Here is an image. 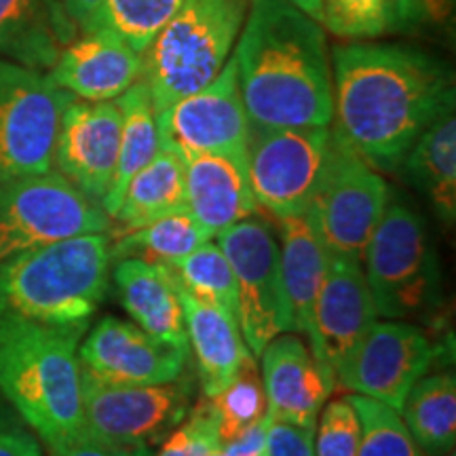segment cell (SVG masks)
<instances>
[{"label":"cell","instance_id":"cell-4","mask_svg":"<svg viewBox=\"0 0 456 456\" xmlns=\"http://www.w3.org/2000/svg\"><path fill=\"white\" fill-rule=\"evenodd\" d=\"M108 232L68 237L0 265V309L53 326L89 323L110 289Z\"/></svg>","mask_w":456,"mask_h":456},{"label":"cell","instance_id":"cell-31","mask_svg":"<svg viewBox=\"0 0 456 456\" xmlns=\"http://www.w3.org/2000/svg\"><path fill=\"white\" fill-rule=\"evenodd\" d=\"M182 3L184 0H104L94 30L108 28L144 55Z\"/></svg>","mask_w":456,"mask_h":456},{"label":"cell","instance_id":"cell-45","mask_svg":"<svg viewBox=\"0 0 456 456\" xmlns=\"http://www.w3.org/2000/svg\"><path fill=\"white\" fill-rule=\"evenodd\" d=\"M205 456H231V454H228L224 448H216V450H212V452H208Z\"/></svg>","mask_w":456,"mask_h":456},{"label":"cell","instance_id":"cell-46","mask_svg":"<svg viewBox=\"0 0 456 456\" xmlns=\"http://www.w3.org/2000/svg\"><path fill=\"white\" fill-rule=\"evenodd\" d=\"M258 456H266V454H265V452H262V454H258Z\"/></svg>","mask_w":456,"mask_h":456},{"label":"cell","instance_id":"cell-21","mask_svg":"<svg viewBox=\"0 0 456 456\" xmlns=\"http://www.w3.org/2000/svg\"><path fill=\"white\" fill-rule=\"evenodd\" d=\"M112 279L135 326L159 340L191 351L174 271L138 258H123L117 260Z\"/></svg>","mask_w":456,"mask_h":456},{"label":"cell","instance_id":"cell-3","mask_svg":"<svg viewBox=\"0 0 456 456\" xmlns=\"http://www.w3.org/2000/svg\"><path fill=\"white\" fill-rule=\"evenodd\" d=\"M87 326H53L0 309V393L47 448L87 433L78 362Z\"/></svg>","mask_w":456,"mask_h":456},{"label":"cell","instance_id":"cell-18","mask_svg":"<svg viewBox=\"0 0 456 456\" xmlns=\"http://www.w3.org/2000/svg\"><path fill=\"white\" fill-rule=\"evenodd\" d=\"M142 55L108 28L78 34L61 49L49 78L72 98L114 102L142 78Z\"/></svg>","mask_w":456,"mask_h":456},{"label":"cell","instance_id":"cell-20","mask_svg":"<svg viewBox=\"0 0 456 456\" xmlns=\"http://www.w3.org/2000/svg\"><path fill=\"white\" fill-rule=\"evenodd\" d=\"M186 161V212L216 237L258 212L248 161L232 155H192Z\"/></svg>","mask_w":456,"mask_h":456},{"label":"cell","instance_id":"cell-36","mask_svg":"<svg viewBox=\"0 0 456 456\" xmlns=\"http://www.w3.org/2000/svg\"><path fill=\"white\" fill-rule=\"evenodd\" d=\"M271 416V414H269ZM266 456H315V427L271 419L266 431Z\"/></svg>","mask_w":456,"mask_h":456},{"label":"cell","instance_id":"cell-23","mask_svg":"<svg viewBox=\"0 0 456 456\" xmlns=\"http://www.w3.org/2000/svg\"><path fill=\"white\" fill-rule=\"evenodd\" d=\"M175 285L182 302L188 346L195 351L199 383L205 397H214L254 357L248 353V345L235 319L188 294L178 279Z\"/></svg>","mask_w":456,"mask_h":456},{"label":"cell","instance_id":"cell-6","mask_svg":"<svg viewBox=\"0 0 456 456\" xmlns=\"http://www.w3.org/2000/svg\"><path fill=\"white\" fill-rule=\"evenodd\" d=\"M363 265L380 317H416L431 311L440 298V266L425 220L397 199L387 203Z\"/></svg>","mask_w":456,"mask_h":456},{"label":"cell","instance_id":"cell-32","mask_svg":"<svg viewBox=\"0 0 456 456\" xmlns=\"http://www.w3.org/2000/svg\"><path fill=\"white\" fill-rule=\"evenodd\" d=\"M322 24L340 38H379L402 30V0H322Z\"/></svg>","mask_w":456,"mask_h":456},{"label":"cell","instance_id":"cell-22","mask_svg":"<svg viewBox=\"0 0 456 456\" xmlns=\"http://www.w3.org/2000/svg\"><path fill=\"white\" fill-rule=\"evenodd\" d=\"M77 37V26L60 0H0V55L4 60L49 70Z\"/></svg>","mask_w":456,"mask_h":456},{"label":"cell","instance_id":"cell-16","mask_svg":"<svg viewBox=\"0 0 456 456\" xmlns=\"http://www.w3.org/2000/svg\"><path fill=\"white\" fill-rule=\"evenodd\" d=\"M379 319L363 265L330 256L326 279L315 306V336L311 351L330 380L349 366L353 353Z\"/></svg>","mask_w":456,"mask_h":456},{"label":"cell","instance_id":"cell-19","mask_svg":"<svg viewBox=\"0 0 456 456\" xmlns=\"http://www.w3.org/2000/svg\"><path fill=\"white\" fill-rule=\"evenodd\" d=\"M260 359L271 419L315 427L336 383L322 372L311 346L294 334H279L265 346Z\"/></svg>","mask_w":456,"mask_h":456},{"label":"cell","instance_id":"cell-26","mask_svg":"<svg viewBox=\"0 0 456 456\" xmlns=\"http://www.w3.org/2000/svg\"><path fill=\"white\" fill-rule=\"evenodd\" d=\"M186 209V161L171 148L161 146L146 167L129 180L114 220L118 231H134L163 216Z\"/></svg>","mask_w":456,"mask_h":456},{"label":"cell","instance_id":"cell-42","mask_svg":"<svg viewBox=\"0 0 456 456\" xmlns=\"http://www.w3.org/2000/svg\"><path fill=\"white\" fill-rule=\"evenodd\" d=\"M60 3L66 15L74 21L77 30L83 34L94 30L95 17H98L104 0H60Z\"/></svg>","mask_w":456,"mask_h":456},{"label":"cell","instance_id":"cell-27","mask_svg":"<svg viewBox=\"0 0 456 456\" xmlns=\"http://www.w3.org/2000/svg\"><path fill=\"white\" fill-rule=\"evenodd\" d=\"M114 102L121 110V146H118V161L110 191L102 201V209L110 220L121 208L129 180L142 167H146L161 148L157 112L148 85L142 78Z\"/></svg>","mask_w":456,"mask_h":456},{"label":"cell","instance_id":"cell-40","mask_svg":"<svg viewBox=\"0 0 456 456\" xmlns=\"http://www.w3.org/2000/svg\"><path fill=\"white\" fill-rule=\"evenodd\" d=\"M127 448L110 446V444L100 442L91 433L74 437L70 442L57 444V446L47 448V456H125Z\"/></svg>","mask_w":456,"mask_h":456},{"label":"cell","instance_id":"cell-13","mask_svg":"<svg viewBox=\"0 0 456 456\" xmlns=\"http://www.w3.org/2000/svg\"><path fill=\"white\" fill-rule=\"evenodd\" d=\"M161 146L184 159L192 155L245 157L249 118L239 89L235 55L218 77L157 114Z\"/></svg>","mask_w":456,"mask_h":456},{"label":"cell","instance_id":"cell-37","mask_svg":"<svg viewBox=\"0 0 456 456\" xmlns=\"http://www.w3.org/2000/svg\"><path fill=\"white\" fill-rule=\"evenodd\" d=\"M0 456H43L38 436L15 410L0 406Z\"/></svg>","mask_w":456,"mask_h":456},{"label":"cell","instance_id":"cell-28","mask_svg":"<svg viewBox=\"0 0 456 456\" xmlns=\"http://www.w3.org/2000/svg\"><path fill=\"white\" fill-rule=\"evenodd\" d=\"M108 237H110L112 262L138 258L167 269H175L188 254L212 241V235L186 209L163 216L134 231L108 232Z\"/></svg>","mask_w":456,"mask_h":456},{"label":"cell","instance_id":"cell-30","mask_svg":"<svg viewBox=\"0 0 456 456\" xmlns=\"http://www.w3.org/2000/svg\"><path fill=\"white\" fill-rule=\"evenodd\" d=\"M171 271L188 294L237 322L235 275L218 243H203Z\"/></svg>","mask_w":456,"mask_h":456},{"label":"cell","instance_id":"cell-8","mask_svg":"<svg viewBox=\"0 0 456 456\" xmlns=\"http://www.w3.org/2000/svg\"><path fill=\"white\" fill-rule=\"evenodd\" d=\"M334 148L328 127H258L249 123L245 161L256 205L273 220L309 212Z\"/></svg>","mask_w":456,"mask_h":456},{"label":"cell","instance_id":"cell-2","mask_svg":"<svg viewBox=\"0 0 456 456\" xmlns=\"http://www.w3.org/2000/svg\"><path fill=\"white\" fill-rule=\"evenodd\" d=\"M248 118L258 127H328L334 117L326 34L289 0H252L235 47Z\"/></svg>","mask_w":456,"mask_h":456},{"label":"cell","instance_id":"cell-35","mask_svg":"<svg viewBox=\"0 0 456 456\" xmlns=\"http://www.w3.org/2000/svg\"><path fill=\"white\" fill-rule=\"evenodd\" d=\"M362 444V423L349 397L326 402L319 419L315 456H357Z\"/></svg>","mask_w":456,"mask_h":456},{"label":"cell","instance_id":"cell-39","mask_svg":"<svg viewBox=\"0 0 456 456\" xmlns=\"http://www.w3.org/2000/svg\"><path fill=\"white\" fill-rule=\"evenodd\" d=\"M216 448L218 446L209 442L208 437L199 436L186 423H182L165 437L157 456H205Z\"/></svg>","mask_w":456,"mask_h":456},{"label":"cell","instance_id":"cell-43","mask_svg":"<svg viewBox=\"0 0 456 456\" xmlns=\"http://www.w3.org/2000/svg\"><path fill=\"white\" fill-rule=\"evenodd\" d=\"M289 3L296 4L300 11H305L313 20L322 21V0H289Z\"/></svg>","mask_w":456,"mask_h":456},{"label":"cell","instance_id":"cell-44","mask_svg":"<svg viewBox=\"0 0 456 456\" xmlns=\"http://www.w3.org/2000/svg\"><path fill=\"white\" fill-rule=\"evenodd\" d=\"M125 456H152L151 446H134L127 448V454Z\"/></svg>","mask_w":456,"mask_h":456},{"label":"cell","instance_id":"cell-17","mask_svg":"<svg viewBox=\"0 0 456 456\" xmlns=\"http://www.w3.org/2000/svg\"><path fill=\"white\" fill-rule=\"evenodd\" d=\"M121 146L117 102L72 98L64 108L53 167L85 197L102 205L110 191Z\"/></svg>","mask_w":456,"mask_h":456},{"label":"cell","instance_id":"cell-10","mask_svg":"<svg viewBox=\"0 0 456 456\" xmlns=\"http://www.w3.org/2000/svg\"><path fill=\"white\" fill-rule=\"evenodd\" d=\"M222 254L237 283V322L254 357L283 332H294L281 275V254L266 220L248 218L218 235Z\"/></svg>","mask_w":456,"mask_h":456},{"label":"cell","instance_id":"cell-7","mask_svg":"<svg viewBox=\"0 0 456 456\" xmlns=\"http://www.w3.org/2000/svg\"><path fill=\"white\" fill-rule=\"evenodd\" d=\"M110 218L55 167L0 182V265L68 237L108 232Z\"/></svg>","mask_w":456,"mask_h":456},{"label":"cell","instance_id":"cell-14","mask_svg":"<svg viewBox=\"0 0 456 456\" xmlns=\"http://www.w3.org/2000/svg\"><path fill=\"white\" fill-rule=\"evenodd\" d=\"M433 357L436 351L423 330L406 322L376 319L336 383L399 414L410 389L427 374Z\"/></svg>","mask_w":456,"mask_h":456},{"label":"cell","instance_id":"cell-33","mask_svg":"<svg viewBox=\"0 0 456 456\" xmlns=\"http://www.w3.org/2000/svg\"><path fill=\"white\" fill-rule=\"evenodd\" d=\"M212 399L218 412L220 446L224 448L245 429L266 416V393L256 362H248L235 379Z\"/></svg>","mask_w":456,"mask_h":456},{"label":"cell","instance_id":"cell-41","mask_svg":"<svg viewBox=\"0 0 456 456\" xmlns=\"http://www.w3.org/2000/svg\"><path fill=\"white\" fill-rule=\"evenodd\" d=\"M269 423L271 416L266 412V416L258 423L245 429L241 436L235 437L231 444H226L224 450L231 456H258L265 452L266 446V431H269Z\"/></svg>","mask_w":456,"mask_h":456},{"label":"cell","instance_id":"cell-24","mask_svg":"<svg viewBox=\"0 0 456 456\" xmlns=\"http://www.w3.org/2000/svg\"><path fill=\"white\" fill-rule=\"evenodd\" d=\"M279 231H281V248H279L281 275L294 332L305 334L313 342L315 306L330 265L328 248L309 212L279 220Z\"/></svg>","mask_w":456,"mask_h":456},{"label":"cell","instance_id":"cell-15","mask_svg":"<svg viewBox=\"0 0 456 456\" xmlns=\"http://www.w3.org/2000/svg\"><path fill=\"white\" fill-rule=\"evenodd\" d=\"M191 351L169 345L131 322L104 317L78 346L81 370L110 385H163L186 374Z\"/></svg>","mask_w":456,"mask_h":456},{"label":"cell","instance_id":"cell-1","mask_svg":"<svg viewBox=\"0 0 456 456\" xmlns=\"http://www.w3.org/2000/svg\"><path fill=\"white\" fill-rule=\"evenodd\" d=\"M332 87L334 134L376 171L402 167L419 135L454 106L448 68L406 45H338Z\"/></svg>","mask_w":456,"mask_h":456},{"label":"cell","instance_id":"cell-34","mask_svg":"<svg viewBox=\"0 0 456 456\" xmlns=\"http://www.w3.org/2000/svg\"><path fill=\"white\" fill-rule=\"evenodd\" d=\"M346 397L355 406L362 423L357 456H423L395 410L363 395Z\"/></svg>","mask_w":456,"mask_h":456},{"label":"cell","instance_id":"cell-29","mask_svg":"<svg viewBox=\"0 0 456 456\" xmlns=\"http://www.w3.org/2000/svg\"><path fill=\"white\" fill-rule=\"evenodd\" d=\"M402 420L416 446L431 456H446L456 442V379L433 374L410 389Z\"/></svg>","mask_w":456,"mask_h":456},{"label":"cell","instance_id":"cell-5","mask_svg":"<svg viewBox=\"0 0 456 456\" xmlns=\"http://www.w3.org/2000/svg\"><path fill=\"white\" fill-rule=\"evenodd\" d=\"M248 0H184L142 55L155 112L218 77L241 32Z\"/></svg>","mask_w":456,"mask_h":456},{"label":"cell","instance_id":"cell-12","mask_svg":"<svg viewBox=\"0 0 456 456\" xmlns=\"http://www.w3.org/2000/svg\"><path fill=\"white\" fill-rule=\"evenodd\" d=\"M85 427L118 448L151 446L178 427L191 408L192 379L163 385H110L81 370Z\"/></svg>","mask_w":456,"mask_h":456},{"label":"cell","instance_id":"cell-25","mask_svg":"<svg viewBox=\"0 0 456 456\" xmlns=\"http://www.w3.org/2000/svg\"><path fill=\"white\" fill-rule=\"evenodd\" d=\"M408 180L431 203L444 224L456 222V117L444 110L414 142L403 159Z\"/></svg>","mask_w":456,"mask_h":456},{"label":"cell","instance_id":"cell-9","mask_svg":"<svg viewBox=\"0 0 456 456\" xmlns=\"http://www.w3.org/2000/svg\"><path fill=\"white\" fill-rule=\"evenodd\" d=\"M70 100L49 74L0 57V182L53 169L61 114Z\"/></svg>","mask_w":456,"mask_h":456},{"label":"cell","instance_id":"cell-11","mask_svg":"<svg viewBox=\"0 0 456 456\" xmlns=\"http://www.w3.org/2000/svg\"><path fill=\"white\" fill-rule=\"evenodd\" d=\"M387 203L389 186L380 171L370 167L334 134L332 157L309 208L328 254L363 265L370 237Z\"/></svg>","mask_w":456,"mask_h":456},{"label":"cell","instance_id":"cell-38","mask_svg":"<svg viewBox=\"0 0 456 456\" xmlns=\"http://www.w3.org/2000/svg\"><path fill=\"white\" fill-rule=\"evenodd\" d=\"M454 0H402V30L437 26L452 13Z\"/></svg>","mask_w":456,"mask_h":456}]
</instances>
